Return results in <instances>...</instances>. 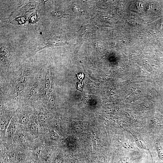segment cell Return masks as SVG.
I'll list each match as a JSON object with an SVG mask.
<instances>
[{
	"label": "cell",
	"mask_w": 163,
	"mask_h": 163,
	"mask_svg": "<svg viewBox=\"0 0 163 163\" xmlns=\"http://www.w3.org/2000/svg\"><path fill=\"white\" fill-rule=\"evenodd\" d=\"M43 150L41 147L40 146H37L34 149L33 152L35 154L39 155H40Z\"/></svg>",
	"instance_id": "obj_15"
},
{
	"label": "cell",
	"mask_w": 163,
	"mask_h": 163,
	"mask_svg": "<svg viewBox=\"0 0 163 163\" xmlns=\"http://www.w3.org/2000/svg\"><path fill=\"white\" fill-rule=\"evenodd\" d=\"M49 136L50 138L51 139H55L57 137V135L53 131H51L49 133Z\"/></svg>",
	"instance_id": "obj_16"
},
{
	"label": "cell",
	"mask_w": 163,
	"mask_h": 163,
	"mask_svg": "<svg viewBox=\"0 0 163 163\" xmlns=\"http://www.w3.org/2000/svg\"><path fill=\"white\" fill-rule=\"evenodd\" d=\"M38 117L40 121L42 123H45L47 121V115L43 111H41L38 114Z\"/></svg>",
	"instance_id": "obj_9"
},
{
	"label": "cell",
	"mask_w": 163,
	"mask_h": 163,
	"mask_svg": "<svg viewBox=\"0 0 163 163\" xmlns=\"http://www.w3.org/2000/svg\"><path fill=\"white\" fill-rule=\"evenodd\" d=\"M9 158L11 161L14 163H19L22 159L21 155L18 152H10L9 154Z\"/></svg>",
	"instance_id": "obj_1"
},
{
	"label": "cell",
	"mask_w": 163,
	"mask_h": 163,
	"mask_svg": "<svg viewBox=\"0 0 163 163\" xmlns=\"http://www.w3.org/2000/svg\"><path fill=\"white\" fill-rule=\"evenodd\" d=\"M135 141L137 145L140 148L145 149L146 145L144 140L140 137L139 136H136L135 137Z\"/></svg>",
	"instance_id": "obj_8"
},
{
	"label": "cell",
	"mask_w": 163,
	"mask_h": 163,
	"mask_svg": "<svg viewBox=\"0 0 163 163\" xmlns=\"http://www.w3.org/2000/svg\"><path fill=\"white\" fill-rule=\"evenodd\" d=\"M9 122L6 120H3L1 121L0 129L1 131H4L5 130L7 127Z\"/></svg>",
	"instance_id": "obj_12"
},
{
	"label": "cell",
	"mask_w": 163,
	"mask_h": 163,
	"mask_svg": "<svg viewBox=\"0 0 163 163\" xmlns=\"http://www.w3.org/2000/svg\"><path fill=\"white\" fill-rule=\"evenodd\" d=\"M77 76L80 81L77 83L76 88L77 89L81 91H82L84 86L82 80L84 78V75L83 73H79L77 75Z\"/></svg>",
	"instance_id": "obj_6"
},
{
	"label": "cell",
	"mask_w": 163,
	"mask_h": 163,
	"mask_svg": "<svg viewBox=\"0 0 163 163\" xmlns=\"http://www.w3.org/2000/svg\"><path fill=\"white\" fill-rule=\"evenodd\" d=\"M138 5H137L138 7L140 8H142V6L141 3H139Z\"/></svg>",
	"instance_id": "obj_17"
},
{
	"label": "cell",
	"mask_w": 163,
	"mask_h": 163,
	"mask_svg": "<svg viewBox=\"0 0 163 163\" xmlns=\"http://www.w3.org/2000/svg\"><path fill=\"white\" fill-rule=\"evenodd\" d=\"M25 87L23 84L19 83L15 86V90L18 92H21L23 91Z\"/></svg>",
	"instance_id": "obj_14"
},
{
	"label": "cell",
	"mask_w": 163,
	"mask_h": 163,
	"mask_svg": "<svg viewBox=\"0 0 163 163\" xmlns=\"http://www.w3.org/2000/svg\"><path fill=\"white\" fill-rule=\"evenodd\" d=\"M16 130V125L13 120H11L7 129V133L9 137H11L14 134Z\"/></svg>",
	"instance_id": "obj_2"
},
{
	"label": "cell",
	"mask_w": 163,
	"mask_h": 163,
	"mask_svg": "<svg viewBox=\"0 0 163 163\" xmlns=\"http://www.w3.org/2000/svg\"><path fill=\"white\" fill-rule=\"evenodd\" d=\"M40 156L42 159L46 160L50 157V153L47 149H43L40 155Z\"/></svg>",
	"instance_id": "obj_11"
},
{
	"label": "cell",
	"mask_w": 163,
	"mask_h": 163,
	"mask_svg": "<svg viewBox=\"0 0 163 163\" xmlns=\"http://www.w3.org/2000/svg\"><path fill=\"white\" fill-rule=\"evenodd\" d=\"M19 118L20 121L22 124H26L29 121L27 115L24 112H21L19 114Z\"/></svg>",
	"instance_id": "obj_5"
},
{
	"label": "cell",
	"mask_w": 163,
	"mask_h": 163,
	"mask_svg": "<svg viewBox=\"0 0 163 163\" xmlns=\"http://www.w3.org/2000/svg\"><path fill=\"white\" fill-rule=\"evenodd\" d=\"M123 145L125 148L130 150L133 151L135 149L133 145L130 142L128 141H125Z\"/></svg>",
	"instance_id": "obj_13"
},
{
	"label": "cell",
	"mask_w": 163,
	"mask_h": 163,
	"mask_svg": "<svg viewBox=\"0 0 163 163\" xmlns=\"http://www.w3.org/2000/svg\"><path fill=\"white\" fill-rule=\"evenodd\" d=\"M139 158V157L137 156H125L120 159L118 163H131L135 160Z\"/></svg>",
	"instance_id": "obj_3"
},
{
	"label": "cell",
	"mask_w": 163,
	"mask_h": 163,
	"mask_svg": "<svg viewBox=\"0 0 163 163\" xmlns=\"http://www.w3.org/2000/svg\"><path fill=\"white\" fill-rule=\"evenodd\" d=\"M18 141L21 143H25L27 141L28 136L25 133H20L18 135Z\"/></svg>",
	"instance_id": "obj_10"
},
{
	"label": "cell",
	"mask_w": 163,
	"mask_h": 163,
	"mask_svg": "<svg viewBox=\"0 0 163 163\" xmlns=\"http://www.w3.org/2000/svg\"><path fill=\"white\" fill-rule=\"evenodd\" d=\"M155 145L159 158L161 160L163 161V148L158 141L156 142Z\"/></svg>",
	"instance_id": "obj_7"
},
{
	"label": "cell",
	"mask_w": 163,
	"mask_h": 163,
	"mask_svg": "<svg viewBox=\"0 0 163 163\" xmlns=\"http://www.w3.org/2000/svg\"><path fill=\"white\" fill-rule=\"evenodd\" d=\"M29 129L30 132L33 135L36 137L38 136L39 133V129L35 123L34 122H31L30 125Z\"/></svg>",
	"instance_id": "obj_4"
}]
</instances>
